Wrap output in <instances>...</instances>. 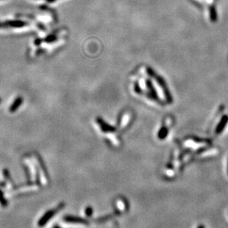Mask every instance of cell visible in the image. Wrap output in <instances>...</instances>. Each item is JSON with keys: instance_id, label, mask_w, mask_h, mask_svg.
Listing matches in <instances>:
<instances>
[{"instance_id": "1", "label": "cell", "mask_w": 228, "mask_h": 228, "mask_svg": "<svg viewBox=\"0 0 228 228\" xmlns=\"http://www.w3.org/2000/svg\"><path fill=\"white\" fill-rule=\"evenodd\" d=\"M27 25H28V23L22 20H8L5 22H0V28H22Z\"/></svg>"}, {"instance_id": "2", "label": "cell", "mask_w": 228, "mask_h": 228, "mask_svg": "<svg viewBox=\"0 0 228 228\" xmlns=\"http://www.w3.org/2000/svg\"><path fill=\"white\" fill-rule=\"evenodd\" d=\"M63 206H64V204H61L60 205H59V208H57V209L53 210H50V211H48V213H46V214H45V215H44L42 218L40 219L39 222V225L41 226V227H42V226H43L44 224H46L47 222H48V221H49V219H51L52 217L53 216V215H55V214L57 213L58 211H59V210H60L61 209H62Z\"/></svg>"}, {"instance_id": "3", "label": "cell", "mask_w": 228, "mask_h": 228, "mask_svg": "<svg viewBox=\"0 0 228 228\" xmlns=\"http://www.w3.org/2000/svg\"><path fill=\"white\" fill-rule=\"evenodd\" d=\"M64 221L69 223H74V224H88L86 219H84L80 217L73 216V215H68L64 217Z\"/></svg>"}, {"instance_id": "4", "label": "cell", "mask_w": 228, "mask_h": 228, "mask_svg": "<svg viewBox=\"0 0 228 228\" xmlns=\"http://www.w3.org/2000/svg\"><path fill=\"white\" fill-rule=\"evenodd\" d=\"M24 99L22 96H18V97L14 101H13V104L10 105V108H9V111L10 113H14V112L17 111V110L19 109V107L22 105L23 103Z\"/></svg>"}, {"instance_id": "5", "label": "cell", "mask_w": 228, "mask_h": 228, "mask_svg": "<svg viewBox=\"0 0 228 228\" xmlns=\"http://www.w3.org/2000/svg\"><path fill=\"white\" fill-rule=\"evenodd\" d=\"M228 122V116L224 115L222 117L220 122H219L218 125H217L216 128H215V133L216 134H220L223 131V130L225 127L226 124Z\"/></svg>"}, {"instance_id": "6", "label": "cell", "mask_w": 228, "mask_h": 228, "mask_svg": "<svg viewBox=\"0 0 228 228\" xmlns=\"http://www.w3.org/2000/svg\"><path fill=\"white\" fill-rule=\"evenodd\" d=\"M210 19L213 22H215L217 21V13L216 9L214 6H211L210 8Z\"/></svg>"}, {"instance_id": "7", "label": "cell", "mask_w": 228, "mask_h": 228, "mask_svg": "<svg viewBox=\"0 0 228 228\" xmlns=\"http://www.w3.org/2000/svg\"><path fill=\"white\" fill-rule=\"evenodd\" d=\"M58 39V37L57 35L55 34H52V35H49V36H47L46 38L44 39L43 42H45L47 43H52L53 42L57 41Z\"/></svg>"}, {"instance_id": "8", "label": "cell", "mask_w": 228, "mask_h": 228, "mask_svg": "<svg viewBox=\"0 0 228 228\" xmlns=\"http://www.w3.org/2000/svg\"><path fill=\"white\" fill-rule=\"evenodd\" d=\"M167 130L165 128H162L159 133V138H160V139H164V138L167 136Z\"/></svg>"}, {"instance_id": "9", "label": "cell", "mask_w": 228, "mask_h": 228, "mask_svg": "<svg viewBox=\"0 0 228 228\" xmlns=\"http://www.w3.org/2000/svg\"><path fill=\"white\" fill-rule=\"evenodd\" d=\"M85 213L86 216H87V218H90V217L92 216L93 213H94V210H93L92 207H90V206L87 207L85 210Z\"/></svg>"}, {"instance_id": "10", "label": "cell", "mask_w": 228, "mask_h": 228, "mask_svg": "<svg viewBox=\"0 0 228 228\" xmlns=\"http://www.w3.org/2000/svg\"><path fill=\"white\" fill-rule=\"evenodd\" d=\"M0 203H1V204L2 205H6L7 204L6 200H5L4 199V197H3V194H2V193L1 192V191H0Z\"/></svg>"}, {"instance_id": "11", "label": "cell", "mask_w": 228, "mask_h": 228, "mask_svg": "<svg viewBox=\"0 0 228 228\" xmlns=\"http://www.w3.org/2000/svg\"><path fill=\"white\" fill-rule=\"evenodd\" d=\"M42 42H43V39H39V38L36 39H35V41H34L35 45H38V46H39V45H41V44Z\"/></svg>"}, {"instance_id": "12", "label": "cell", "mask_w": 228, "mask_h": 228, "mask_svg": "<svg viewBox=\"0 0 228 228\" xmlns=\"http://www.w3.org/2000/svg\"><path fill=\"white\" fill-rule=\"evenodd\" d=\"M197 228H205V226L204 225V224H199V225L197 227Z\"/></svg>"}, {"instance_id": "13", "label": "cell", "mask_w": 228, "mask_h": 228, "mask_svg": "<svg viewBox=\"0 0 228 228\" xmlns=\"http://www.w3.org/2000/svg\"><path fill=\"white\" fill-rule=\"evenodd\" d=\"M227 174H228V162H227Z\"/></svg>"}, {"instance_id": "14", "label": "cell", "mask_w": 228, "mask_h": 228, "mask_svg": "<svg viewBox=\"0 0 228 228\" xmlns=\"http://www.w3.org/2000/svg\"><path fill=\"white\" fill-rule=\"evenodd\" d=\"M54 228H60V227H55Z\"/></svg>"}, {"instance_id": "15", "label": "cell", "mask_w": 228, "mask_h": 228, "mask_svg": "<svg viewBox=\"0 0 228 228\" xmlns=\"http://www.w3.org/2000/svg\"><path fill=\"white\" fill-rule=\"evenodd\" d=\"M1 102H2V99H0V103H1Z\"/></svg>"}]
</instances>
